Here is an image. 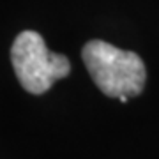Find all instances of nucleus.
<instances>
[{
    "instance_id": "obj_1",
    "label": "nucleus",
    "mask_w": 159,
    "mask_h": 159,
    "mask_svg": "<svg viewBox=\"0 0 159 159\" xmlns=\"http://www.w3.org/2000/svg\"><path fill=\"white\" fill-rule=\"evenodd\" d=\"M81 57L97 89L108 97H134L143 90L147 71L134 51L94 39L83 46Z\"/></svg>"
},
{
    "instance_id": "obj_2",
    "label": "nucleus",
    "mask_w": 159,
    "mask_h": 159,
    "mask_svg": "<svg viewBox=\"0 0 159 159\" xmlns=\"http://www.w3.org/2000/svg\"><path fill=\"white\" fill-rule=\"evenodd\" d=\"M11 62L18 81L30 94H44L60 78L71 71L67 57L51 53L44 39L34 30L18 35L11 48Z\"/></svg>"
}]
</instances>
